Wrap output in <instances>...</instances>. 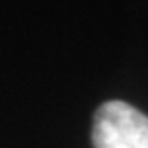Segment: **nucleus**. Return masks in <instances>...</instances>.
<instances>
[{
	"label": "nucleus",
	"instance_id": "f257e3e1",
	"mask_svg": "<svg viewBox=\"0 0 148 148\" xmlns=\"http://www.w3.org/2000/svg\"><path fill=\"white\" fill-rule=\"evenodd\" d=\"M94 148H148V117L127 102H106L94 114Z\"/></svg>",
	"mask_w": 148,
	"mask_h": 148
}]
</instances>
